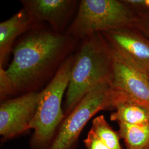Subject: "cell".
<instances>
[{
	"mask_svg": "<svg viewBox=\"0 0 149 149\" xmlns=\"http://www.w3.org/2000/svg\"><path fill=\"white\" fill-rule=\"evenodd\" d=\"M149 149V146L147 147V148H144V149Z\"/></svg>",
	"mask_w": 149,
	"mask_h": 149,
	"instance_id": "cell-17",
	"label": "cell"
},
{
	"mask_svg": "<svg viewBox=\"0 0 149 149\" xmlns=\"http://www.w3.org/2000/svg\"><path fill=\"white\" fill-rule=\"evenodd\" d=\"M39 99V92H32L1 102L0 135L2 141L17 138L31 130Z\"/></svg>",
	"mask_w": 149,
	"mask_h": 149,
	"instance_id": "cell-7",
	"label": "cell"
},
{
	"mask_svg": "<svg viewBox=\"0 0 149 149\" xmlns=\"http://www.w3.org/2000/svg\"><path fill=\"white\" fill-rule=\"evenodd\" d=\"M109 45L113 59L109 84L112 88L134 100L149 105L148 71L122 51Z\"/></svg>",
	"mask_w": 149,
	"mask_h": 149,
	"instance_id": "cell-6",
	"label": "cell"
},
{
	"mask_svg": "<svg viewBox=\"0 0 149 149\" xmlns=\"http://www.w3.org/2000/svg\"><path fill=\"white\" fill-rule=\"evenodd\" d=\"M116 95L108 82L93 88L65 118L49 149H76L80 134L91 119L100 111L114 110Z\"/></svg>",
	"mask_w": 149,
	"mask_h": 149,
	"instance_id": "cell-5",
	"label": "cell"
},
{
	"mask_svg": "<svg viewBox=\"0 0 149 149\" xmlns=\"http://www.w3.org/2000/svg\"><path fill=\"white\" fill-rule=\"evenodd\" d=\"M111 47L101 32L84 39L74 55L63 110L65 116L96 86L110 84L112 72Z\"/></svg>",
	"mask_w": 149,
	"mask_h": 149,
	"instance_id": "cell-2",
	"label": "cell"
},
{
	"mask_svg": "<svg viewBox=\"0 0 149 149\" xmlns=\"http://www.w3.org/2000/svg\"><path fill=\"white\" fill-rule=\"evenodd\" d=\"M21 2L37 24L47 22L59 33H63L79 4L75 0H21Z\"/></svg>",
	"mask_w": 149,
	"mask_h": 149,
	"instance_id": "cell-8",
	"label": "cell"
},
{
	"mask_svg": "<svg viewBox=\"0 0 149 149\" xmlns=\"http://www.w3.org/2000/svg\"><path fill=\"white\" fill-rule=\"evenodd\" d=\"M117 92L112 121L129 124H149V105Z\"/></svg>",
	"mask_w": 149,
	"mask_h": 149,
	"instance_id": "cell-11",
	"label": "cell"
},
{
	"mask_svg": "<svg viewBox=\"0 0 149 149\" xmlns=\"http://www.w3.org/2000/svg\"><path fill=\"white\" fill-rule=\"evenodd\" d=\"M108 42L148 71L149 39L135 26L101 32Z\"/></svg>",
	"mask_w": 149,
	"mask_h": 149,
	"instance_id": "cell-9",
	"label": "cell"
},
{
	"mask_svg": "<svg viewBox=\"0 0 149 149\" xmlns=\"http://www.w3.org/2000/svg\"><path fill=\"white\" fill-rule=\"evenodd\" d=\"M74 56L71 55L65 60L48 85L39 92L37 110L31 124L33 130L29 143L31 149H49L66 117L62 102Z\"/></svg>",
	"mask_w": 149,
	"mask_h": 149,
	"instance_id": "cell-3",
	"label": "cell"
},
{
	"mask_svg": "<svg viewBox=\"0 0 149 149\" xmlns=\"http://www.w3.org/2000/svg\"><path fill=\"white\" fill-rule=\"evenodd\" d=\"M148 73H149V70H148Z\"/></svg>",
	"mask_w": 149,
	"mask_h": 149,
	"instance_id": "cell-18",
	"label": "cell"
},
{
	"mask_svg": "<svg viewBox=\"0 0 149 149\" xmlns=\"http://www.w3.org/2000/svg\"><path fill=\"white\" fill-rule=\"evenodd\" d=\"M91 130L109 149H123L118 132L112 128L103 115L98 116L93 119Z\"/></svg>",
	"mask_w": 149,
	"mask_h": 149,
	"instance_id": "cell-13",
	"label": "cell"
},
{
	"mask_svg": "<svg viewBox=\"0 0 149 149\" xmlns=\"http://www.w3.org/2000/svg\"><path fill=\"white\" fill-rule=\"evenodd\" d=\"M135 27L149 39V12H138Z\"/></svg>",
	"mask_w": 149,
	"mask_h": 149,
	"instance_id": "cell-16",
	"label": "cell"
},
{
	"mask_svg": "<svg viewBox=\"0 0 149 149\" xmlns=\"http://www.w3.org/2000/svg\"><path fill=\"white\" fill-rule=\"evenodd\" d=\"M118 124V132L126 149H143L149 146V124Z\"/></svg>",
	"mask_w": 149,
	"mask_h": 149,
	"instance_id": "cell-12",
	"label": "cell"
},
{
	"mask_svg": "<svg viewBox=\"0 0 149 149\" xmlns=\"http://www.w3.org/2000/svg\"><path fill=\"white\" fill-rule=\"evenodd\" d=\"M13 96V90L10 80L6 74V70L0 67V99L1 101L7 100Z\"/></svg>",
	"mask_w": 149,
	"mask_h": 149,
	"instance_id": "cell-14",
	"label": "cell"
},
{
	"mask_svg": "<svg viewBox=\"0 0 149 149\" xmlns=\"http://www.w3.org/2000/svg\"><path fill=\"white\" fill-rule=\"evenodd\" d=\"M137 15L124 0H82L66 33L77 40L95 33L135 27Z\"/></svg>",
	"mask_w": 149,
	"mask_h": 149,
	"instance_id": "cell-4",
	"label": "cell"
},
{
	"mask_svg": "<svg viewBox=\"0 0 149 149\" xmlns=\"http://www.w3.org/2000/svg\"><path fill=\"white\" fill-rule=\"evenodd\" d=\"M76 41L66 33L38 26L27 32L14 48L12 61L6 70L13 95L38 92L53 78Z\"/></svg>",
	"mask_w": 149,
	"mask_h": 149,
	"instance_id": "cell-1",
	"label": "cell"
},
{
	"mask_svg": "<svg viewBox=\"0 0 149 149\" xmlns=\"http://www.w3.org/2000/svg\"><path fill=\"white\" fill-rule=\"evenodd\" d=\"M37 26L23 8L0 23V67L3 68L7 63L16 39Z\"/></svg>",
	"mask_w": 149,
	"mask_h": 149,
	"instance_id": "cell-10",
	"label": "cell"
},
{
	"mask_svg": "<svg viewBox=\"0 0 149 149\" xmlns=\"http://www.w3.org/2000/svg\"><path fill=\"white\" fill-rule=\"evenodd\" d=\"M84 142L86 149H110L91 129Z\"/></svg>",
	"mask_w": 149,
	"mask_h": 149,
	"instance_id": "cell-15",
	"label": "cell"
}]
</instances>
